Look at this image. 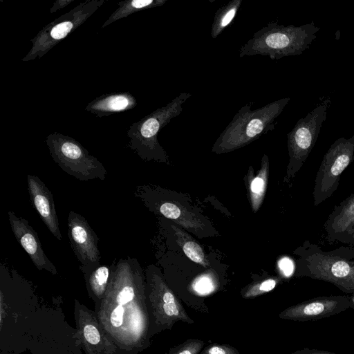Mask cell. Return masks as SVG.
Masks as SVG:
<instances>
[{"mask_svg": "<svg viewBox=\"0 0 354 354\" xmlns=\"http://www.w3.org/2000/svg\"><path fill=\"white\" fill-rule=\"evenodd\" d=\"M295 354H336V353L326 351H322V350H318L316 348H305L304 349L298 351Z\"/></svg>", "mask_w": 354, "mask_h": 354, "instance_id": "cell-30", "label": "cell"}, {"mask_svg": "<svg viewBox=\"0 0 354 354\" xmlns=\"http://www.w3.org/2000/svg\"><path fill=\"white\" fill-rule=\"evenodd\" d=\"M86 342L91 346L99 345L102 341V333L99 326L94 322H88L82 326Z\"/></svg>", "mask_w": 354, "mask_h": 354, "instance_id": "cell-25", "label": "cell"}, {"mask_svg": "<svg viewBox=\"0 0 354 354\" xmlns=\"http://www.w3.org/2000/svg\"><path fill=\"white\" fill-rule=\"evenodd\" d=\"M201 354H239V353L232 346L214 344L207 347Z\"/></svg>", "mask_w": 354, "mask_h": 354, "instance_id": "cell-27", "label": "cell"}, {"mask_svg": "<svg viewBox=\"0 0 354 354\" xmlns=\"http://www.w3.org/2000/svg\"><path fill=\"white\" fill-rule=\"evenodd\" d=\"M136 100L129 92L103 94L89 102L86 110L97 117L127 111L136 106Z\"/></svg>", "mask_w": 354, "mask_h": 354, "instance_id": "cell-16", "label": "cell"}, {"mask_svg": "<svg viewBox=\"0 0 354 354\" xmlns=\"http://www.w3.org/2000/svg\"><path fill=\"white\" fill-rule=\"evenodd\" d=\"M68 236L81 270L100 263L99 239L87 220L74 211L68 214Z\"/></svg>", "mask_w": 354, "mask_h": 354, "instance_id": "cell-10", "label": "cell"}, {"mask_svg": "<svg viewBox=\"0 0 354 354\" xmlns=\"http://www.w3.org/2000/svg\"><path fill=\"white\" fill-rule=\"evenodd\" d=\"M167 0H127L118 3V8L102 26V28L117 20L143 10L163 6Z\"/></svg>", "mask_w": 354, "mask_h": 354, "instance_id": "cell-20", "label": "cell"}, {"mask_svg": "<svg viewBox=\"0 0 354 354\" xmlns=\"http://www.w3.org/2000/svg\"><path fill=\"white\" fill-rule=\"evenodd\" d=\"M159 212L165 217L195 234H199L205 228L204 223L196 214L189 212L176 202L163 201L156 205Z\"/></svg>", "mask_w": 354, "mask_h": 354, "instance_id": "cell-17", "label": "cell"}, {"mask_svg": "<svg viewBox=\"0 0 354 354\" xmlns=\"http://www.w3.org/2000/svg\"><path fill=\"white\" fill-rule=\"evenodd\" d=\"M176 238V242L185 255L194 263L205 268L209 266L203 250L187 232L176 225H171Z\"/></svg>", "mask_w": 354, "mask_h": 354, "instance_id": "cell-21", "label": "cell"}, {"mask_svg": "<svg viewBox=\"0 0 354 354\" xmlns=\"http://www.w3.org/2000/svg\"><path fill=\"white\" fill-rule=\"evenodd\" d=\"M295 253L298 257L296 276L328 282L346 294H354V259L329 254L310 241Z\"/></svg>", "mask_w": 354, "mask_h": 354, "instance_id": "cell-4", "label": "cell"}, {"mask_svg": "<svg viewBox=\"0 0 354 354\" xmlns=\"http://www.w3.org/2000/svg\"><path fill=\"white\" fill-rule=\"evenodd\" d=\"M319 30L313 21L300 26L270 22L240 48L239 57L259 55L274 60L301 55L309 48Z\"/></svg>", "mask_w": 354, "mask_h": 354, "instance_id": "cell-2", "label": "cell"}, {"mask_svg": "<svg viewBox=\"0 0 354 354\" xmlns=\"http://www.w3.org/2000/svg\"><path fill=\"white\" fill-rule=\"evenodd\" d=\"M278 266L281 273L286 277L290 276L295 270L292 261L287 257L281 259L278 262Z\"/></svg>", "mask_w": 354, "mask_h": 354, "instance_id": "cell-28", "label": "cell"}, {"mask_svg": "<svg viewBox=\"0 0 354 354\" xmlns=\"http://www.w3.org/2000/svg\"><path fill=\"white\" fill-rule=\"evenodd\" d=\"M46 143L53 160L66 174L82 181L105 180L104 165L73 138L53 132L46 137Z\"/></svg>", "mask_w": 354, "mask_h": 354, "instance_id": "cell-6", "label": "cell"}, {"mask_svg": "<svg viewBox=\"0 0 354 354\" xmlns=\"http://www.w3.org/2000/svg\"><path fill=\"white\" fill-rule=\"evenodd\" d=\"M192 96L181 93L164 106L133 123L127 131V146L145 160L167 162L168 156L158 141V134L183 111V104Z\"/></svg>", "mask_w": 354, "mask_h": 354, "instance_id": "cell-5", "label": "cell"}, {"mask_svg": "<svg viewBox=\"0 0 354 354\" xmlns=\"http://www.w3.org/2000/svg\"><path fill=\"white\" fill-rule=\"evenodd\" d=\"M353 295L350 297L351 300V308L354 309V294H352Z\"/></svg>", "mask_w": 354, "mask_h": 354, "instance_id": "cell-32", "label": "cell"}, {"mask_svg": "<svg viewBox=\"0 0 354 354\" xmlns=\"http://www.w3.org/2000/svg\"><path fill=\"white\" fill-rule=\"evenodd\" d=\"M104 3V0H86L44 26L30 39L32 47L22 61H30L45 55L61 40L84 24Z\"/></svg>", "mask_w": 354, "mask_h": 354, "instance_id": "cell-8", "label": "cell"}, {"mask_svg": "<svg viewBox=\"0 0 354 354\" xmlns=\"http://www.w3.org/2000/svg\"><path fill=\"white\" fill-rule=\"evenodd\" d=\"M217 286V279L211 272H207L199 275L192 283L193 290L201 295H205L212 292L216 288Z\"/></svg>", "mask_w": 354, "mask_h": 354, "instance_id": "cell-23", "label": "cell"}, {"mask_svg": "<svg viewBox=\"0 0 354 354\" xmlns=\"http://www.w3.org/2000/svg\"><path fill=\"white\" fill-rule=\"evenodd\" d=\"M353 244H354V227L349 232L348 239H347V243L346 245H353Z\"/></svg>", "mask_w": 354, "mask_h": 354, "instance_id": "cell-31", "label": "cell"}, {"mask_svg": "<svg viewBox=\"0 0 354 354\" xmlns=\"http://www.w3.org/2000/svg\"><path fill=\"white\" fill-rule=\"evenodd\" d=\"M113 263H99L82 270L89 295L95 300L102 301L107 291L112 274Z\"/></svg>", "mask_w": 354, "mask_h": 354, "instance_id": "cell-18", "label": "cell"}, {"mask_svg": "<svg viewBox=\"0 0 354 354\" xmlns=\"http://www.w3.org/2000/svg\"><path fill=\"white\" fill-rule=\"evenodd\" d=\"M149 297L156 313L167 322L177 320L192 322L172 290L167 286L156 268L150 266L147 271Z\"/></svg>", "mask_w": 354, "mask_h": 354, "instance_id": "cell-12", "label": "cell"}, {"mask_svg": "<svg viewBox=\"0 0 354 354\" xmlns=\"http://www.w3.org/2000/svg\"><path fill=\"white\" fill-rule=\"evenodd\" d=\"M111 281L102 299L105 307V322L108 320L111 332L118 339L130 335V310L143 299L145 276L136 258L127 257L113 262Z\"/></svg>", "mask_w": 354, "mask_h": 354, "instance_id": "cell-1", "label": "cell"}, {"mask_svg": "<svg viewBox=\"0 0 354 354\" xmlns=\"http://www.w3.org/2000/svg\"><path fill=\"white\" fill-rule=\"evenodd\" d=\"M290 100L284 97L254 110H251L250 104L241 107L216 139L212 152L217 154L231 152L273 130L275 120Z\"/></svg>", "mask_w": 354, "mask_h": 354, "instance_id": "cell-3", "label": "cell"}, {"mask_svg": "<svg viewBox=\"0 0 354 354\" xmlns=\"http://www.w3.org/2000/svg\"><path fill=\"white\" fill-rule=\"evenodd\" d=\"M278 283L277 278H269L251 285L244 292V297H253L271 291Z\"/></svg>", "mask_w": 354, "mask_h": 354, "instance_id": "cell-24", "label": "cell"}, {"mask_svg": "<svg viewBox=\"0 0 354 354\" xmlns=\"http://www.w3.org/2000/svg\"><path fill=\"white\" fill-rule=\"evenodd\" d=\"M329 100L319 104L305 118L299 119L288 133L289 161L283 181L290 183L301 169L310 153L326 119Z\"/></svg>", "mask_w": 354, "mask_h": 354, "instance_id": "cell-7", "label": "cell"}, {"mask_svg": "<svg viewBox=\"0 0 354 354\" xmlns=\"http://www.w3.org/2000/svg\"><path fill=\"white\" fill-rule=\"evenodd\" d=\"M324 227L329 241L346 244L349 232L354 227V193L335 206Z\"/></svg>", "mask_w": 354, "mask_h": 354, "instance_id": "cell-15", "label": "cell"}, {"mask_svg": "<svg viewBox=\"0 0 354 354\" xmlns=\"http://www.w3.org/2000/svg\"><path fill=\"white\" fill-rule=\"evenodd\" d=\"M74 0H57L55 1L52 7L50 8V12L53 13L58 10L62 9L72 3Z\"/></svg>", "mask_w": 354, "mask_h": 354, "instance_id": "cell-29", "label": "cell"}, {"mask_svg": "<svg viewBox=\"0 0 354 354\" xmlns=\"http://www.w3.org/2000/svg\"><path fill=\"white\" fill-rule=\"evenodd\" d=\"M203 346L201 340H189L181 345L172 354H198Z\"/></svg>", "mask_w": 354, "mask_h": 354, "instance_id": "cell-26", "label": "cell"}, {"mask_svg": "<svg viewBox=\"0 0 354 354\" xmlns=\"http://www.w3.org/2000/svg\"><path fill=\"white\" fill-rule=\"evenodd\" d=\"M348 308H351L348 296H322L285 309L279 317L297 322L315 321L339 314Z\"/></svg>", "mask_w": 354, "mask_h": 354, "instance_id": "cell-11", "label": "cell"}, {"mask_svg": "<svg viewBox=\"0 0 354 354\" xmlns=\"http://www.w3.org/2000/svg\"><path fill=\"white\" fill-rule=\"evenodd\" d=\"M12 231L18 243L28 254L38 270L56 274L57 269L42 249L38 234L28 221L18 217L12 211L8 212Z\"/></svg>", "mask_w": 354, "mask_h": 354, "instance_id": "cell-13", "label": "cell"}, {"mask_svg": "<svg viewBox=\"0 0 354 354\" xmlns=\"http://www.w3.org/2000/svg\"><path fill=\"white\" fill-rule=\"evenodd\" d=\"M269 173V159L264 154L261 159V168L255 176H253V169L250 167L248 174V189L251 203L254 212L260 208L267 189Z\"/></svg>", "mask_w": 354, "mask_h": 354, "instance_id": "cell-19", "label": "cell"}, {"mask_svg": "<svg viewBox=\"0 0 354 354\" xmlns=\"http://www.w3.org/2000/svg\"><path fill=\"white\" fill-rule=\"evenodd\" d=\"M354 160V136L336 140L324 154L315 178L313 205L318 206L337 190L341 175Z\"/></svg>", "mask_w": 354, "mask_h": 354, "instance_id": "cell-9", "label": "cell"}, {"mask_svg": "<svg viewBox=\"0 0 354 354\" xmlns=\"http://www.w3.org/2000/svg\"><path fill=\"white\" fill-rule=\"evenodd\" d=\"M30 201L50 233L58 240L62 239L52 192L37 176L27 175Z\"/></svg>", "mask_w": 354, "mask_h": 354, "instance_id": "cell-14", "label": "cell"}, {"mask_svg": "<svg viewBox=\"0 0 354 354\" xmlns=\"http://www.w3.org/2000/svg\"><path fill=\"white\" fill-rule=\"evenodd\" d=\"M243 0H232L217 10L211 28V36L216 39L235 18Z\"/></svg>", "mask_w": 354, "mask_h": 354, "instance_id": "cell-22", "label": "cell"}]
</instances>
